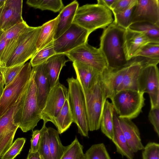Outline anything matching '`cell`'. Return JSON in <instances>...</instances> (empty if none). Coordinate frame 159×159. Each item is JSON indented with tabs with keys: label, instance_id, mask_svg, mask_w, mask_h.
<instances>
[{
	"label": "cell",
	"instance_id": "40",
	"mask_svg": "<svg viewBox=\"0 0 159 159\" xmlns=\"http://www.w3.org/2000/svg\"><path fill=\"white\" fill-rule=\"evenodd\" d=\"M29 25L26 21H22L17 23L8 30L4 32L1 39L4 38L7 40H11L18 37Z\"/></svg>",
	"mask_w": 159,
	"mask_h": 159
},
{
	"label": "cell",
	"instance_id": "31",
	"mask_svg": "<svg viewBox=\"0 0 159 159\" xmlns=\"http://www.w3.org/2000/svg\"><path fill=\"white\" fill-rule=\"evenodd\" d=\"M84 147L76 136L74 140L66 146V149L60 159H85Z\"/></svg>",
	"mask_w": 159,
	"mask_h": 159
},
{
	"label": "cell",
	"instance_id": "10",
	"mask_svg": "<svg viewBox=\"0 0 159 159\" xmlns=\"http://www.w3.org/2000/svg\"><path fill=\"white\" fill-rule=\"evenodd\" d=\"M91 33L76 24L73 23L70 27L53 41L56 54H64L88 43Z\"/></svg>",
	"mask_w": 159,
	"mask_h": 159
},
{
	"label": "cell",
	"instance_id": "3",
	"mask_svg": "<svg viewBox=\"0 0 159 159\" xmlns=\"http://www.w3.org/2000/svg\"><path fill=\"white\" fill-rule=\"evenodd\" d=\"M113 20L111 10L105 6L97 3L79 7L73 23L91 33L98 29H104Z\"/></svg>",
	"mask_w": 159,
	"mask_h": 159
},
{
	"label": "cell",
	"instance_id": "45",
	"mask_svg": "<svg viewBox=\"0 0 159 159\" xmlns=\"http://www.w3.org/2000/svg\"><path fill=\"white\" fill-rule=\"evenodd\" d=\"M8 42V40L4 38H2L0 40V61Z\"/></svg>",
	"mask_w": 159,
	"mask_h": 159
},
{
	"label": "cell",
	"instance_id": "22",
	"mask_svg": "<svg viewBox=\"0 0 159 159\" xmlns=\"http://www.w3.org/2000/svg\"><path fill=\"white\" fill-rule=\"evenodd\" d=\"M114 136L112 140L116 146L117 152L127 159H134V153L129 148L121 129L119 118L115 112L113 115Z\"/></svg>",
	"mask_w": 159,
	"mask_h": 159
},
{
	"label": "cell",
	"instance_id": "11",
	"mask_svg": "<svg viewBox=\"0 0 159 159\" xmlns=\"http://www.w3.org/2000/svg\"><path fill=\"white\" fill-rule=\"evenodd\" d=\"M72 61H78L91 66L101 74L108 68L106 60L99 48L88 43L64 54Z\"/></svg>",
	"mask_w": 159,
	"mask_h": 159
},
{
	"label": "cell",
	"instance_id": "24",
	"mask_svg": "<svg viewBox=\"0 0 159 159\" xmlns=\"http://www.w3.org/2000/svg\"><path fill=\"white\" fill-rule=\"evenodd\" d=\"M59 18L58 15L54 19L45 22L41 26L36 43L37 51L45 47L54 40Z\"/></svg>",
	"mask_w": 159,
	"mask_h": 159
},
{
	"label": "cell",
	"instance_id": "18",
	"mask_svg": "<svg viewBox=\"0 0 159 159\" xmlns=\"http://www.w3.org/2000/svg\"><path fill=\"white\" fill-rule=\"evenodd\" d=\"M32 70L34 74L38 104L42 111L51 89L47 74L45 62L33 67Z\"/></svg>",
	"mask_w": 159,
	"mask_h": 159
},
{
	"label": "cell",
	"instance_id": "12",
	"mask_svg": "<svg viewBox=\"0 0 159 159\" xmlns=\"http://www.w3.org/2000/svg\"><path fill=\"white\" fill-rule=\"evenodd\" d=\"M68 93V89L60 82L51 89L41 112L43 123L52 122L67 98Z\"/></svg>",
	"mask_w": 159,
	"mask_h": 159
},
{
	"label": "cell",
	"instance_id": "26",
	"mask_svg": "<svg viewBox=\"0 0 159 159\" xmlns=\"http://www.w3.org/2000/svg\"><path fill=\"white\" fill-rule=\"evenodd\" d=\"M73 122V117L68 97L52 123L57 128L59 134H61L66 131Z\"/></svg>",
	"mask_w": 159,
	"mask_h": 159
},
{
	"label": "cell",
	"instance_id": "44",
	"mask_svg": "<svg viewBox=\"0 0 159 159\" xmlns=\"http://www.w3.org/2000/svg\"><path fill=\"white\" fill-rule=\"evenodd\" d=\"M42 134L41 129L33 131L30 139V151L32 152H38Z\"/></svg>",
	"mask_w": 159,
	"mask_h": 159
},
{
	"label": "cell",
	"instance_id": "34",
	"mask_svg": "<svg viewBox=\"0 0 159 159\" xmlns=\"http://www.w3.org/2000/svg\"><path fill=\"white\" fill-rule=\"evenodd\" d=\"M19 126L14 125L7 129L0 135V158L13 143L16 132Z\"/></svg>",
	"mask_w": 159,
	"mask_h": 159
},
{
	"label": "cell",
	"instance_id": "49",
	"mask_svg": "<svg viewBox=\"0 0 159 159\" xmlns=\"http://www.w3.org/2000/svg\"><path fill=\"white\" fill-rule=\"evenodd\" d=\"M4 3L0 7V14L1 13V12L2 11L3 5ZM4 32L0 28V40L1 38V37Z\"/></svg>",
	"mask_w": 159,
	"mask_h": 159
},
{
	"label": "cell",
	"instance_id": "41",
	"mask_svg": "<svg viewBox=\"0 0 159 159\" xmlns=\"http://www.w3.org/2000/svg\"><path fill=\"white\" fill-rule=\"evenodd\" d=\"M143 150V159H159L158 143L155 142H148Z\"/></svg>",
	"mask_w": 159,
	"mask_h": 159
},
{
	"label": "cell",
	"instance_id": "7",
	"mask_svg": "<svg viewBox=\"0 0 159 159\" xmlns=\"http://www.w3.org/2000/svg\"><path fill=\"white\" fill-rule=\"evenodd\" d=\"M41 26H29L17 38L16 48L5 67L14 66L25 62L37 51L36 43Z\"/></svg>",
	"mask_w": 159,
	"mask_h": 159
},
{
	"label": "cell",
	"instance_id": "38",
	"mask_svg": "<svg viewBox=\"0 0 159 159\" xmlns=\"http://www.w3.org/2000/svg\"><path fill=\"white\" fill-rule=\"evenodd\" d=\"M26 140V139L23 137L16 139L1 159H14L20 153Z\"/></svg>",
	"mask_w": 159,
	"mask_h": 159
},
{
	"label": "cell",
	"instance_id": "15",
	"mask_svg": "<svg viewBox=\"0 0 159 159\" xmlns=\"http://www.w3.org/2000/svg\"><path fill=\"white\" fill-rule=\"evenodd\" d=\"M129 65V61L123 66L115 69L107 68L101 74L100 81L106 98L110 99L116 92Z\"/></svg>",
	"mask_w": 159,
	"mask_h": 159
},
{
	"label": "cell",
	"instance_id": "35",
	"mask_svg": "<svg viewBox=\"0 0 159 159\" xmlns=\"http://www.w3.org/2000/svg\"><path fill=\"white\" fill-rule=\"evenodd\" d=\"M85 159H111L103 143L92 145L84 153Z\"/></svg>",
	"mask_w": 159,
	"mask_h": 159
},
{
	"label": "cell",
	"instance_id": "33",
	"mask_svg": "<svg viewBox=\"0 0 159 159\" xmlns=\"http://www.w3.org/2000/svg\"><path fill=\"white\" fill-rule=\"evenodd\" d=\"M136 2L125 10L113 14L114 20L113 22L117 25L126 30L132 24V15L135 6Z\"/></svg>",
	"mask_w": 159,
	"mask_h": 159
},
{
	"label": "cell",
	"instance_id": "43",
	"mask_svg": "<svg viewBox=\"0 0 159 159\" xmlns=\"http://www.w3.org/2000/svg\"><path fill=\"white\" fill-rule=\"evenodd\" d=\"M149 120L154 131L159 137V107L151 109L148 116Z\"/></svg>",
	"mask_w": 159,
	"mask_h": 159
},
{
	"label": "cell",
	"instance_id": "8",
	"mask_svg": "<svg viewBox=\"0 0 159 159\" xmlns=\"http://www.w3.org/2000/svg\"><path fill=\"white\" fill-rule=\"evenodd\" d=\"M31 67L30 62L25 63L14 80L4 88L0 99V117L15 103L28 86L32 75Z\"/></svg>",
	"mask_w": 159,
	"mask_h": 159
},
{
	"label": "cell",
	"instance_id": "16",
	"mask_svg": "<svg viewBox=\"0 0 159 159\" xmlns=\"http://www.w3.org/2000/svg\"><path fill=\"white\" fill-rule=\"evenodd\" d=\"M22 4V0H5L0 14V28L4 32L24 20Z\"/></svg>",
	"mask_w": 159,
	"mask_h": 159
},
{
	"label": "cell",
	"instance_id": "9",
	"mask_svg": "<svg viewBox=\"0 0 159 159\" xmlns=\"http://www.w3.org/2000/svg\"><path fill=\"white\" fill-rule=\"evenodd\" d=\"M157 65L151 63L145 66L138 80V91L149 94L151 109L159 107V72Z\"/></svg>",
	"mask_w": 159,
	"mask_h": 159
},
{
	"label": "cell",
	"instance_id": "37",
	"mask_svg": "<svg viewBox=\"0 0 159 159\" xmlns=\"http://www.w3.org/2000/svg\"><path fill=\"white\" fill-rule=\"evenodd\" d=\"M140 57L159 61V43H150L144 46L135 57Z\"/></svg>",
	"mask_w": 159,
	"mask_h": 159
},
{
	"label": "cell",
	"instance_id": "32",
	"mask_svg": "<svg viewBox=\"0 0 159 159\" xmlns=\"http://www.w3.org/2000/svg\"><path fill=\"white\" fill-rule=\"evenodd\" d=\"M27 88L15 103L4 115L0 117V135L7 129L15 125L14 122V116L22 96Z\"/></svg>",
	"mask_w": 159,
	"mask_h": 159
},
{
	"label": "cell",
	"instance_id": "36",
	"mask_svg": "<svg viewBox=\"0 0 159 159\" xmlns=\"http://www.w3.org/2000/svg\"><path fill=\"white\" fill-rule=\"evenodd\" d=\"M43 123L41 129L42 134L39 147L38 152L41 159H52L49 147L47 127Z\"/></svg>",
	"mask_w": 159,
	"mask_h": 159
},
{
	"label": "cell",
	"instance_id": "51",
	"mask_svg": "<svg viewBox=\"0 0 159 159\" xmlns=\"http://www.w3.org/2000/svg\"></svg>",
	"mask_w": 159,
	"mask_h": 159
},
{
	"label": "cell",
	"instance_id": "5",
	"mask_svg": "<svg viewBox=\"0 0 159 159\" xmlns=\"http://www.w3.org/2000/svg\"><path fill=\"white\" fill-rule=\"evenodd\" d=\"M101 74L90 89L80 85L84 98L89 129L91 131L100 128L103 105L107 99L101 82Z\"/></svg>",
	"mask_w": 159,
	"mask_h": 159
},
{
	"label": "cell",
	"instance_id": "42",
	"mask_svg": "<svg viewBox=\"0 0 159 159\" xmlns=\"http://www.w3.org/2000/svg\"><path fill=\"white\" fill-rule=\"evenodd\" d=\"M137 0H115L110 10L112 14L124 11L136 2Z\"/></svg>",
	"mask_w": 159,
	"mask_h": 159
},
{
	"label": "cell",
	"instance_id": "48",
	"mask_svg": "<svg viewBox=\"0 0 159 159\" xmlns=\"http://www.w3.org/2000/svg\"><path fill=\"white\" fill-rule=\"evenodd\" d=\"M4 85V80L1 73L0 72V99L3 91Z\"/></svg>",
	"mask_w": 159,
	"mask_h": 159
},
{
	"label": "cell",
	"instance_id": "46",
	"mask_svg": "<svg viewBox=\"0 0 159 159\" xmlns=\"http://www.w3.org/2000/svg\"><path fill=\"white\" fill-rule=\"evenodd\" d=\"M115 0H98L97 3L102 4L110 9Z\"/></svg>",
	"mask_w": 159,
	"mask_h": 159
},
{
	"label": "cell",
	"instance_id": "1",
	"mask_svg": "<svg viewBox=\"0 0 159 159\" xmlns=\"http://www.w3.org/2000/svg\"><path fill=\"white\" fill-rule=\"evenodd\" d=\"M125 30L113 22L105 28L100 38V47L107 61L108 68L117 69L128 62L124 44Z\"/></svg>",
	"mask_w": 159,
	"mask_h": 159
},
{
	"label": "cell",
	"instance_id": "29",
	"mask_svg": "<svg viewBox=\"0 0 159 159\" xmlns=\"http://www.w3.org/2000/svg\"><path fill=\"white\" fill-rule=\"evenodd\" d=\"M26 3L29 6L35 9L48 10L55 12H60L64 7L61 0H28Z\"/></svg>",
	"mask_w": 159,
	"mask_h": 159
},
{
	"label": "cell",
	"instance_id": "47",
	"mask_svg": "<svg viewBox=\"0 0 159 159\" xmlns=\"http://www.w3.org/2000/svg\"><path fill=\"white\" fill-rule=\"evenodd\" d=\"M26 159H41L38 152H32L29 151Z\"/></svg>",
	"mask_w": 159,
	"mask_h": 159
},
{
	"label": "cell",
	"instance_id": "13",
	"mask_svg": "<svg viewBox=\"0 0 159 159\" xmlns=\"http://www.w3.org/2000/svg\"><path fill=\"white\" fill-rule=\"evenodd\" d=\"M137 22H147L159 26L158 0H137L132 24Z\"/></svg>",
	"mask_w": 159,
	"mask_h": 159
},
{
	"label": "cell",
	"instance_id": "23",
	"mask_svg": "<svg viewBox=\"0 0 159 159\" xmlns=\"http://www.w3.org/2000/svg\"><path fill=\"white\" fill-rule=\"evenodd\" d=\"M64 54H57L48 58L45 62L48 79L51 89L59 82V76L62 67L69 61L66 59Z\"/></svg>",
	"mask_w": 159,
	"mask_h": 159
},
{
	"label": "cell",
	"instance_id": "14",
	"mask_svg": "<svg viewBox=\"0 0 159 159\" xmlns=\"http://www.w3.org/2000/svg\"><path fill=\"white\" fill-rule=\"evenodd\" d=\"M129 61V67L121 83L117 89L116 92L125 89L138 91V80L143 68L149 63L158 64L159 62V61L152 60L140 57H135Z\"/></svg>",
	"mask_w": 159,
	"mask_h": 159
},
{
	"label": "cell",
	"instance_id": "30",
	"mask_svg": "<svg viewBox=\"0 0 159 159\" xmlns=\"http://www.w3.org/2000/svg\"><path fill=\"white\" fill-rule=\"evenodd\" d=\"M56 54L53 41L37 51L31 58L30 63L33 67L45 62L50 57Z\"/></svg>",
	"mask_w": 159,
	"mask_h": 159
},
{
	"label": "cell",
	"instance_id": "50",
	"mask_svg": "<svg viewBox=\"0 0 159 159\" xmlns=\"http://www.w3.org/2000/svg\"><path fill=\"white\" fill-rule=\"evenodd\" d=\"M5 0H0V7L3 4Z\"/></svg>",
	"mask_w": 159,
	"mask_h": 159
},
{
	"label": "cell",
	"instance_id": "21",
	"mask_svg": "<svg viewBox=\"0 0 159 159\" xmlns=\"http://www.w3.org/2000/svg\"><path fill=\"white\" fill-rule=\"evenodd\" d=\"M79 6L78 2L75 0L61 11L58 15L59 20L54 39L58 38L71 26Z\"/></svg>",
	"mask_w": 159,
	"mask_h": 159
},
{
	"label": "cell",
	"instance_id": "28",
	"mask_svg": "<svg viewBox=\"0 0 159 159\" xmlns=\"http://www.w3.org/2000/svg\"><path fill=\"white\" fill-rule=\"evenodd\" d=\"M145 34L152 43H159V26L147 22L132 23L129 28Z\"/></svg>",
	"mask_w": 159,
	"mask_h": 159
},
{
	"label": "cell",
	"instance_id": "27",
	"mask_svg": "<svg viewBox=\"0 0 159 159\" xmlns=\"http://www.w3.org/2000/svg\"><path fill=\"white\" fill-rule=\"evenodd\" d=\"M48 140L52 159H60L64 153L66 146L61 143L57 131L53 128L47 127Z\"/></svg>",
	"mask_w": 159,
	"mask_h": 159
},
{
	"label": "cell",
	"instance_id": "25",
	"mask_svg": "<svg viewBox=\"0 0 159 159\" xmlns=\"http://www.w3.org/2000/svg\"><path fill=\"white\" fill-rule=\"evenodd\" d=\"M114 107L108 100L105 101L101 116L100 127L102 132L110 139L114 136Z\"/></svg>",
	"mask_w": 159,
	"mask_h": 159
},
{
	"label": "cell",
	"instance_id": "4",
	"mask_svg": "<svg viewBox=\"0 0 159 159\" xmlns=\"http://www.w3.org/2000/svg\"><path fill=\"white\" fill-rule=\"evenodd\" d=\"M144 94L130 89L116 92L110 99L118 117L130 120L137 117L144 105Z\"/></svg>",
	"mask_w": 159,
	"mask_h": 159
},
{
	"label": "cell",
	"instance_id": "17",
	"mask_svg": "<svg viewBox=\"0 0 159 159\" xmlns=\"http://www.w3.org/2000/svg\"><path fill=\"white\" fill-rule=\"evenodd\" d=\"M150 43H152L144 33L129 28L125 30L124 48L127 60L129 61L135 57L144 46Z\"/></svg>",
	"mask_w": 159,
	"mask_h": 159
},
{
	"label": "cell",
	"instance_id": "2",
	"mask_svg": "<svg viewBox=\"0 0 159 159\" xmlns=\"http://www.w3.org/2000/svg\"><path fill=\"white\" fill-rule=\"evenodd\" d=\"M41 112L38 104L34 74L32 70V77L25 98L21 100L15 113L14 123L23 132L33 130L41 119Z\"/></svg>",
	"mask_w": 159,
	"mask_h": 159
},
{
	"label": "cell",
	"instance_id": "20",
	"mask_svg": "<svg viewBox=\"0 0 159 159\" xmlns=\"http://www.w3.org/2000/svg\"><path fill=\"white\" fill-rule=\"evenodd\" d=\"M72 64L76 79L80 85L86 89L91 88L101 74L94 68L81 62L74 61Z\"/></svg>",
	"mask_w": 159,
	"mask_h": 159
},
{
	"label": "cell",
	"instance_id": "6",
	"mask_svg": "<svg viewBox=\"0 0 159 159\" xmlns=\"http://www.w3.org/2000/svg\"><path fill=\"white\" fill-rule=\"evenodd\" d=\"M68 98L73 119L77 126L78 133L81 136L88 137L89 131L87 120L84 95L80 84L76 79L69 78Z\"/></svg>",
	"mask_w": 159,
	"mask_h": 159
},
{
	"label": "cell",
	"instance_id": "19",
	"mask_svg": "<svg viewBox=\"0 0 159 159\" xmlns=\"http://www.w3.org/2000/svg\"><path fill=\"white\" fill-rule=\"evenodd\" d=\"M119 119L121 129L131 151L134 153L143 150L144 146L137 126L131 120L119 118Z\"/></svg>",
	"mask_w": 159,
	"mask_h": 159
},
{
	"label": "cell",
	"instance_id": "39",
	"mask_svg": "<svg viewBox=\"0 0 159 159\" xmlns=\"http://www.w3.org/2000/svg\"><path fill=\"white\" fill-rule=\"evenodd\" d=\"M25 64L14 66L0 67V72L3 77L6 87L10 84L16 78L22 68Z\"/></svg>",
	"mask_w": 159,
	"mask_h": 159
}]
</instances>
